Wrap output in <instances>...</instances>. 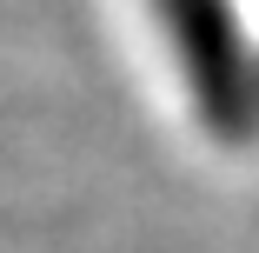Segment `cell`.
Wrapping results in <instances>:
<instances>
[{
  "label": "cell",
  "mask_w": 259,
  "mask_h": 253,
  "mask_svg": "<svg viewBox=\"0 0 259 253\" xmlns=\"http://www.w3.org/2000/svg\"><path fill=\"white\" fill-rule=\"evenodd\" d=\"M153 7H160V27L180 54L199 120L220 140H246L259 120V67L233 20V0H153Z\"/></svg>",
  "instance_id": "6da1fadb"
}]
</instances>
